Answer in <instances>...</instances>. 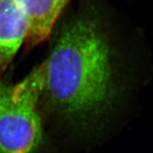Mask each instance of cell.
Returning a JSON list of instances; mask_svg holds the SVG:
<instances>
[{
	"label": "cell",
	"instance_id": "obj_2",
	"mask_svg": "<svg viewBox=\"0 0 153 153\" xmlns=\"http://www.w3.org/2000/svg\"><path fill=\"white\" fill-rule=\"evenodd\" d=\"M44 85V62L16 83L0 80V153H33L40 148L38 102Z\"/></svg>",
	"mask_w": 153,
	"mask_h": 153
},
{
	"label": "cell",
	"instance_id": "obj_4",
	"mask_svg": "<svg viewBox=\"0 0 153 153\" xmlns=\"http://www.w3.org/2000/svg\"><path fill=\"white\" fill-rule=\"evenodd\" d=\"M27 31V19L16 0H0V74L26 42Z\"/></svg>",
	"mask_w": 153,
	"mask_h": 153
},
{
	"label": "cell",
	"instance_id": "obj_1",
	"mask_svg": "<svg viewBox=\"0 0 153 153\" xmlns=\"http://www.w3.org/2000/svg\"><path fill=\"white\" fill-rule=\"evenodd\" d=\"M44 64L43 93L65 117L93 118L103 114L114 100L111 46L94 17L80 16L66 23Z\"/></svg>",
	"mask_w": 153,
	"mask_h": 153
},
{
	"label": "cell",
	"instance_id": "obj_3",
	"mask_svg": "<svg viewBox=\"0 0 153 153\" xmlns=\"http://www.w3.org/2000/svg\"><path fill=\"white\" fill-rule=\"evenodd\" d=\"M70 0H16L27 23V48L48 38L62 11Z\"/></svg>",
	"mask_w": 153,
	"mask_h": 153
}]
</instances>
